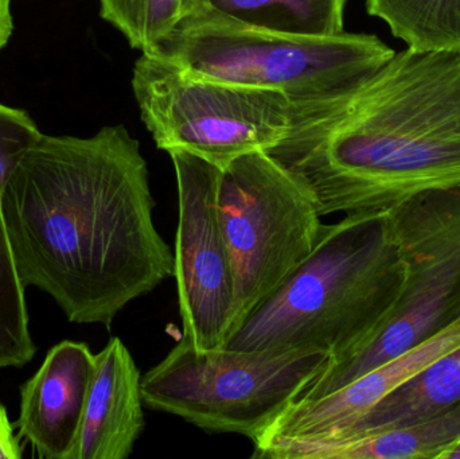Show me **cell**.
<instances>
[{
  "mask_svg": "<svg viewBox=\"0 0 460 459\" xmlns=\"http://www.w3.org/2000/svg\"><path fill=\"white\" fill-rule=\"evenodd\" d=\"M40 135L29 113L0 102V369L22 368L37 353L26 287L19 278L3 217L2 193L13 167Z\"/></svg>",
  "mask_w": 460,
  "mask_h": 459,
  "instance_id": "cell-14",
  "label": "cell"
},
{
  "mask_svg": "<svg viewBox=\"0 0 460 459\" xmlns=\"http://www.w3.org/2000/svg\"><path fill=\"white\" fill-rule=\"evenodd\" d=\"M218 207L234 272L230 337L302 266L327 224L313 191L267 153L221 170Z\"/></svg>",
  "mask_w": 460,
  "mask_h": 459,
  "instance_id": "cell-7",
  "label": "cell"
},
{
  "mask_svg": "<svg viewBox=\"0 0 460 459\" xmlns=\"http://www.w3.org/2000/svg\"><path fill=\"white\" fill-rule=\"evenodd\" d=\"M13 23L11 0H0V51L7 45L13 34Z\"/></svg>",
  "mask_w": 460,
  "mask_h": 459,
  "instance_id": "cell-20",
  "label": "cell"
},
{
  "mask_svg": "<svg viewBox=\"0 0 460 459\" xmlns=\"http://www.w3.org/2000/svg\"><path fill=\"white\" fill-rule=\"evenodd\" d=\"M460 441V403L429 419L354 436L268 438L254 445L260 459H442Z\"/></svg>",
  "mask_w": 460,
  "mask_h": 459,
  "instance_id": "cell-13",
  "label": "cell"
},
{
  "mask_svg": "<svg viewBox=\"0 0 460 459\" xmlns=\"http://www.w3.org/2000/svg\"><path fill=\"white\" fill-rule=\"evenodd\" d=\"M178 186L174 275L183 336L197 349L226 347L234 307V272L218 207L221 169L170 151Z\"/></svg>",
  "mask_w": 460,
  "mask_h": 459,
  "instance_id": "cell-9",
  "label": "cell"
},
{
  "mask_svg": "<svg viewBox=\"0 0 460 459\" xmlns=\"http://www.w3.org/2000/svg\"><path fill=\"white\" fill-rule=\"evenodd\" d=\"M329 361L318 350H201L182 337L142 377V398L154 411L254 445Z\"/></svg>",
  "mask_w": 460,
  "mask_h": 459,
  "instance_id": "cell-5",
  "label": "cell"
},
{
  "mask_svg": "<svg viewBox=\"0 0 460 459\" xmlns=\"http://www.w3.org/2000/svg\"><path fill=\"white\" fill-rule=\"evenodd\" d=\"M191 2V10H193L194 7H196L197 3H199V0H190Z\"/></svg>",
  "mask_w": 460,
  "mask_h": 459,
  "instance_id": "cell-22",
  "label": "cell"
},
{
  "mask_svg": "<svg viewBox=\"0 0 460 459\" xmlns=\"http://www.w3.org/2000/svg\"><path fill=\"white\" fill-rule=\"evenodd\" d=\"M407 264L389 209L327 224L302 266L229 337L226 349L318 350L330 363L361 349L396 306Z\"/></svg>",
  "mask_w": 460,
  "mask_h": 459,
  "instance_id": "cell-3",
  "label": "cell"
},
{
  "mask_svg": "<svg viewBox=\"0 0 460 459\" xmlns=\"http://www.w3.org/2000/svg\"><path fill=\"white\" fill-rule=\"evenodd\" d=\"M442 459H460V441L456 446L451 447Z\"/></svg>",
  "mask_w": 460,
  "mask_h": 459,
  "instance_id": "cell-21",
  "label": "cell"
},
{
  "mask_svg": "<svg viewBox=\"0 0 460 459\" xmlns=\"http://www.w3.org/2000/svg\"><path fill=\"white\" fill-rule=\"evenodd\" d=\"M346 3L348 0H199L197 5L257 29L332 37L345 31Z\"/></svg>",
  "mask_w": 460,
  "mask_h": 459,
  "instance_id": "cell-16",
  "label": "cell"
},
{
  "mask_svg": "<svg viewBox=\"0 0 460 459\" xmlns=\"http://www.w3.org/2000/svg\"><path fill=\"white\" fill-rule=\"evenodd\" d=\"M459 345L460 320L324 398L294 402L260 441L314 439L348 430L381 399Z\"/></svg>",
  "mask_w": 460,
  "mask_h": 459,
  "instance_id": "cell-11",
  "label": "cell"
},
{
  "mask_svg": "<svg viewBox=\"0 0 460 459\" xmlns=\"http://www.w3.org/2000/svg\"><path fill=\"white\" fill-rule=\"evenodd\" d=\"M132 89L158 148L221 170L272 150L291 126L292 102L281 92L199 77L147 54L135 62Z\"/></svg>",
  "mask_w": 460,
  "mask_h": 459,
  "instance_id": "cell-8",
  "label": "cell"
},
{
  "mask_svg": "<svg viewBox=\"0 0 460 459\" xmlns=\"http://www.w3.org/2000/svg\"><path fill=\"white\" fill-rule=\"evenodd\" d=\"M142 375L131 352L112 337L96 355L83 425L72 459H127L146 428Z\"/></svg>",
  "mask_w": 460,
  "mask_h": 459,
  "instance_id": "cell-12",
  "label": "cell"
},
{
  "mask_svg": "<svg viewBox=\"0 0 460 459\" xmlns=\"http://www.w3.org/2000/svg\"><path fill=\"white\" fill-rule=\"evenodd\" d=\"M367 10L411 50L460 54V0H367Z\"/></svg>",
  "mask_w": 460,
  "mask_h": 459,
  "instance_id": "cell-17",
  "label": "cell"
},
{
  "mask_svg": "<svg viewBox=\"0 0 460 459\" xmlns=\"http://www.w3.org/2000/svg\"><path fill=\"white\" fill-rule=\"evenodd\" d=\"M458 403L460 345L381 399L356 425L326 437L354 436L404 428L442 414Z\"/></svg>",
  "mask_w": 460,
  "mask_h": 459,
  "instance_id": "cell-15",
  "label": "cell"
},
{
  "mask_svg": "<svg viewBox=\"0 0 460 459\" xmlns=\"http://www.w3.org/2000/svg\"><path fill=\"white\" fill-rule=\"evenodd\" d=\"M267 154L313 191L322 217L460 186V54L405 49L351 91L292 102Z\"/></svg>",
  "mask_w": 460,
  "mask_h": 459,
  "instance_id": "cell-2",
  "label": "cell"
},
{
  "mask_svg": "<svg viewBox=\"0 0 460 459\" xmlns=\"http://www.w3.org/2000/svg\"><path fill=\"white\" fill-rule=\"evenodd\" d=\"M154 207L147 162L124 126L91 137L40 135L2 193L24 287L49 294L69 322L107 329L174 275Z\"/></svg>",
  "mask_w": 460,
  "mask_h": 459,
  "instance_id": "cell-1",
  "label": "cell"
},
{
  "mask_svg": "<svg viewBox=\"0 0 460 459\" xmlns=\"http://www.w3.org/2000/svg\"><path fill=\"white\" fill-rule=\"evenodd\" d=\"M191 11L190 0H100V15L147 53Z\"/></svg>",
  "mask_w": 460,
  "mask_h": 459,
  "instance_id": "cell-18",
  "label": "cell"
},
{
  "mask_svg": "<svg viewBox=\"0 0 460 459\" xmlns=\"http://www.w3.org/2000/svg\"><path fill=\"white\" fill-rule=\"evenodd\" d=\"M389 215L407 264L402 296L369 342L329 361L296 402L324 398L460 320V186L416 194Z\"/></svg>",
  "mask_w": 460,
  "mask_h": 459,
  "instance_id": "cell-6",
  "label": "cell"
},
{
  "mask_svg": "<svg viewBox=\"0 0 460 459\" xmlns=\"http://www.w3.org/2000/svg\"><path fill=\"white\" fill-rule=\"evenodd\" d=\"M142 54L199 77L279 91L294 102L357 88L383 69L394 51L376 35L286 34L248 26L197 5Z\"/></svg>",
  "mask_w": 460,
  "mask_h": 459,
  "instance_id": "cell-4",
  "label": "cell"
},
{
  "mask_svg": "<svg viewBox=\"0 0 460 459\" xmlns=\"http://www.w3.org/2000/svg\"><path fill=\"white\" fill-rule=\"evenodd\" d=\"M23 439L15 433V425L10 420L4 404L0 402V459L23 457Z\"/></svg>",
  "mask_w": 460,
  "mask_h": 459,
  "instance_id": "cell-19",
  "label": "cell"
},
{
  "mask_svg": "<svg viewBox=\"0 0 460 459\" xmlns=\"http://www.w3.org/2000/svg\"><path fill=\"white\" fill-rule=\"evenodd\" d=\"M96 355L85 342L49 349L42 366L21 387L16 430L38 457L72 459L93 377Z\"/></svg>",
  "mask_w": 460,
  "mask_h": 459,
  "instance_id": "cell-10",
  "label": "cell"
}]
</instances>
